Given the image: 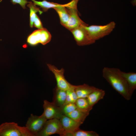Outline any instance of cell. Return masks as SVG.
Masks as SVG:
<instances>
[{"mask_svg": "<svg viewBox=\"0 0 136 136\" xmlns=\"http://www.w3.org/2000/svg\"><path fill=\"white\" fill-rule=\"evenodd\" d=\"M119 70L105 67L102 70L103 76L114 89L126 99L129 100L131 95L125 81L119 73Z\"/></svg>", "mask_w": 136, "mask_h": 136, "instance_id": "6da1fadb", "label": "cell"}, {"mask_svg": "<svg viewBox=\"0 0 136 136\" xmlns=\"http://www.w3.org/2000/svg\"><path fill=\"white\" fill-rule=\"evenodd\" d=\"M79 0H72L66 4L65 7L69 13V17L67 22L63 26L70 30L82 25L88 26L79 16L77 5Z\"/></svg>", "mask_w": 136, "mask_h": 136, "instance_id": "7a4b0ae2", "label": "cell"}, {"mask_svg": "<svg viewBox=\"0 0 136 136\" xmlns=\"http://www.w3.org/2000/svg\"><path fill=\"white\" fill-rule=\"evenodd\" d=\"M0 136H33L26 126H19L14 122H5L0 125Z\"/></svg>", "mask_w": 136, "mask_h": 136, "instance_id": "3957f363", "label": "cell"}, {"mask_svg": "<svg viewBox=\"0 0 136 136\" xmlns=\"http://www.w3.org/2000/svg\"><path fill=\"white\" fill-rule=\"evenodd\" d=\"M116 23L111 21L103 25L84 26L90 38L95 41L109 35L115 27Z\"/></svg>", "mask_w": 136, "mask_h": 136, "instance_id": "277c9868", "label": "cell"}, {"mask_svg": "<svg viewBox=\"0 0 136 136\" xmlns=\"http://www.w3.org/2000/svg\"><path fill=\"white\" fill-rule=\"evenodd\" d=\"M64 133L59 119H53L46 121L37 136H49L55 134L62 136Z\"/></svg>", "mask_w": 136, "mask_h": 136, "instance_id": "5b68a950", "label": "cell"}, {"mask_svg": "<svg viewBox=\"0 0 136 136\" xmlns=\"http://www.w3.org/2000/svg\"><path fill=\"white\" fill-rule=\"evenodd\" d=\"M51 36L45 28L38 29L34 31L28 37L27 42L29 45L34 46L39 43L45 45L51 40Z\"/></svg>", "mask_w": 136, "mask_h": 136, "instance_id": "8992f818", "label": "cell"}, {"mask_svg": "<svg viewBox=\"0 0 136 136\" xmlns=\"http://www.w3.org/2000/svg\"><path fill=\"white\" fill-rule=\"evenodd\" d=\"M47 120L42 114L38 116L31 114L28 119L25 126L33 136H37Z\"/></svg>", "mask_w": 136, "mask_h": 136, "instance_id": "52a82bcc", "label": "cell"}, {"mask_svg": "<svg viewBox=\"0 0 136 136\" xmlns=\"http://www.w3.org/2000/svg\"><path fill=\"white\" fill-rule=\"evenodd\" d=\"M50 71L54 75L57 82V87L61 89L66 91L72 87V85L65 79L64 76V69L62 68L59 69L54 65L50 64H47Z\"/></svg>", "mask_w": 136, "mask_h": 136, "instance_id": "ba28073f", "label": "cell"}, {"mask_svg": "<svg viewBox=\"0 0 136 136\" xmlns=\"http://www.w3.org/2000/svg\"><path fill=\"white\" fill-rule=\"evenodd\" d=\"M43 108L44 112L42 114L47 120L53 119H59L64 115L61 108L57 106L53 102L44 100Z\"/></svg>", "mask_w": 136, "mask_h": 136, "instance_id": "9c48e42d", "label": "cell"}, {"mask_svg": "<svg viewBox=\"0 0 136 136\" xmlns=\"http://www.w3.org/2000/svg\"><path fill=\"white\" fill-rule=\"evenodd\" d=\"M84 26H85L82 25L70 30L77 44L79 46L90 45L95 42L90 38Z\"/></svg>", "mask_w": 136, "mask_h": 136, "instance_id": "30bf717a", "label": "cell"}, {"mask_svg": "<svg viewBox=\"0 0 136 136\" xmlns=\"http://www.w3.org/2000/svg\"><path fill=\"white\" fill-rule=\"evenodd\" d=\"M59 120L64 131V133L72 132L79 129V127L82 124L64 115H62Z\"/></svg>", "mask_w": 136, "mask_h": 136, "instance_id": "8fae6325", "label": "cell"}, {"mask_svg": "<svg viewBox=\"0 0 136 136\" xmlns=\"http://www.w3.org/2000/svg\"><path fill=\"white\" fill-rule=\"evenodd\" d=\"M119 73L125 81L129 93L132 95L136 89V73L133 72L126 73L120 70Z\"/></svg>", "mask_w": 136, "mask_h": 136, "instance_id": "7c38bea8", "label": "cell"}, {"mask_svg": "<svg viewBox=\"0 0 136 136\" xmlns=\"http://www.w3.org/2000/svg\"><path fill=\"white\" fill-rule=\"evenodd\" d=\"M97 88L94 86L84 84L80 85H75V90L78 98H86L91 93Z\"/></svg>", "mask_w": 136, "mask_h": 136, "instance_id": "4fadbf2b", "label": "cell"}, {"mask_svg": "<svg viewBox=\"0 0 136 136\" xmlns=\"http://www.w3.org/2000/svg\"><path fill=\"white\" fill-rule=\"evenodd\" d=\"M105 94V91L98 88L91 93L86 98L90 107L93 108L99 100L103 99Z\"/></svg>", "mask_w": 136, "mask_h": 136, "instance_id": "5bb4252c", "label": "cell"}, {"mask_svg": "<svg viewBox=\"0 0 136 136\" xmlns=\"http://www.w3.org/2000/svg\"><path fill=\"white\" fill-rule=\"evenodd\" d=\"M89 114V113L82 112L77 109L65 115L76 121L82 124Z\"/></svg>", "mask_w": 136, "mask_h": 136, "instance_id": "9a60e30c", "label": "cell"}, {"mask_svg": "<svg viewBox=\"0 0 136 136\" xmlns=\"http://www.w3.org/2000/svg\"><path fill=\"white\" fill-rule=\"evenodd\" d=\"M66 95V91L59 89L56 87L55 99L53 102L57 106L61 108L65 104Z\"/></svg>", "mask_w": 136, "mask_h": 136, "instance_id": "2e32d148", "label": "cell"}, {"mask_svg": "<svg viewBox=\"0 0 136 136\" xmlns=\"http://www.w3.org/2000/svg\"><path fill=\"white\" fill-rule=\"evenodd\" d=\"M66 4L59 7L54 8L59 15L60 23L63 26L68 21L69 15L65 7Z\"/></svg>", "mask_w": 136, "mask_h": 136, "instance_id": "e0dca14e", "label": "cell"}, {"mask_svg": "<svg viewBox=\"0 0 136 136\" xmlns=\"http://www.w3.org/2000/svg\"><path fill=\"white\" fill-rule=\"evenodd\" d=\"M31 0L33 2L34 5L40 6L44 11H47L49 9H54L60 7L62 5V4L48 2L45 0L42 1H38L35 0Z\"/></svg>", "mask_w": 136, "mask_h": 136, "instance_id": "ac0fdd59", "label": "cell"}, {"mask_svg": "<svg viewBox=\"0 0 136 136\" xmlns=\"http://www.w3.org/2000/svg\"><path fill=\"white\" fill-rule=\"evenodd\" d=\"M75 103L77 109L84 112L89 113L92 109L90 106L86 98H78Z\"/></svg>", "mask_w": 136, "mask_h": 136, "instance_id": "d6986e66", "label": "cell"}, {"mask_svg": "<svg viewBox=\"0 0 136 136\" xmlns=\"http://www.w3.org/2000/svg\"><path fill=\"white\" fill-rule=\"evenodd\" d=\"M99 134L93 131H87L80 128L74 131L65 133L62 136H98Z\"/></svg>", "mask_w": 136, "mask_h": 136, "instance_id": "ffe728a7", "label": "cell"}, {"mask_svg": "<svg viewBox=\"0 0 136 136\" xmlns=\"http://www.w3.org/2000/svg\"><path fill=\"white\" fill-rule=\"evenodd\" d=\"M28 3L27 6L30 9V26L32 28L33 26V22L37 15L36 13L38 12L41 14L43 12L32 2H29Z\"/></svg>", "mask_w": 136, "mask_h": 136, "instance_id": "44dd1931", "label": "cell"}, {"mask_svg": "<svg viewBox=\"0 0 136 136\" xmlns=\"http://www.w3.org/2000/svg\"><path fill=\"white\" fill-rule=\"evenodd\" d=\"M61 108L63 114L65 115L77 109V107L75 103H70L65 104Z\"/></svg>", "mask_w": 136, "mask_h": 136, "instance_id": "7402d4cb", "label": "cell"}, {"mask_svg": "<svg viewBox=\"0 0 136 136\" xmlns=\"http://www.w3.org/2000/svg\"><path fill=\"white\" fill-rule=\"evenodd\" d=\"M33 26L38 29H42L44 28L40 19L37 15H36L33 22Z\"/></svg>", "mask_w": 136, "mask_h": 136, "instance_id": "603a6c76", "label": "cell"}, {"mask_svg": "<svg viewBox=\"0 0 136 136\" xmlns=\"http://www.w3.org/2000/svg\"><path fill=\"white\" fill-rule=\"evenodd\" d=\"M11 2L14 4H18L23 9H25L26 8V5L29 2H27V0H11Z\"/></svg>", "mask_w": 136, "mask_h": 136, "instance_id": "cb8c5ba5", "label": "cell"}, {"mask_svg": "<svg viewBox=\"0 0 136 136\" xmlns=\"http://www.w3.org/2000/svg\"><path fill=\"white\" fill-rule=\"evenodd\" d=\"M75 85L73 86L69 90L71 96L74 103H75L78 98L75 90Z\"/></svg>", "mask_w": 136, "mask_h": 136, "instance_id": "d4e9b609", "label": "cell"}, {"mask_svg": "<svg viewBox=\"0 0 136 136\" xmlns=\"http://www.w3.org/2000/svg\"><path fill=\"white\" fill-rule=\"evenodd\" d=\"M66 99L65 102V104H66L70 103H74L72 99L69 90L68 89L66 91Z\"/></svg>", "mask_w": 136, "mask_h": 136, "instance_id": "484cf974", "label": "cell"}]
</instances>
